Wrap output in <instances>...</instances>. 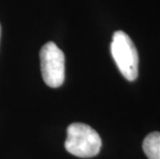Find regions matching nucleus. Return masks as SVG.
<instances>
[{"mask_svg": "<svg viewBox=\"0 0 160 159\" xmlns=\"http://www.w3.org/2000/svg\"><path fill=\"white\" fill-rule=\"evenodd\" d=\"M65 149L70 154L81 158H91L99 153L101 138L89 125L72 123L67 128Z\"/></svg>", "mask_w": 160, "mask_h": 159, "instance_id": "obj_1", "label": "nucleus"}, {"mask_svg": "<svg viewBox=\"0 0 160 159\" xmlns=\"http://www.w3.org/2000/svg\"><path fill=\"white\" fill-rule=\"evenodd\" d=\"M111 52L122 76L130 82L137 80L138 54L130 37L123 31H116L111 43Z\"/></svg>", "mask_w": 160, "mask_h": 159, "instance_id": "obj_2", "label": "nucleus"}, {"mask_svg": "<svg viewBox=\"0 0 160 159\" xmlns=\"http://www.w3.org/2000/svg\"><path fill=\"white\" fill-rule=\"evenodd\" d=\"M42 79L51 88L60 87L65 79V57L52 42H47L39 53Z\"/></svg>", "mask_w": 160, "mask_h": 159, "instance_id": "obj_3", "label": "nucleus"}, {"mask_svg": "<svg viewBox=\"0 0 160 159\" xmlns=\"http://www.w3.org/2000/svg\"><path fill=\"white\" fill-rule=\"evenodd\" d=\"M142 149L149 159H160V132L149 133L144 140Z\"/></svg>", "mask_w": 160, "mask_h": 159, "instance_id": "obj_4", "label": "nucleus"}, {"mask_svg": "<svg viewBox=\"0 0 160 159\" xmlns=\"http://www.w3.org/2000/svg\"><path fill=\"white\" fill-rule=\"evenodd\" d=\"M0 38H1V25H0Z\"/></svg>", "mask_w": 160, "mask_h": 159, "instance_id": "obj_5", "label": "nucleus"}]
</instances>
